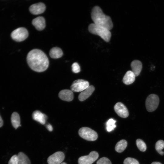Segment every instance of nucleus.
<instances>
[{"label": "nucleus", "instance_id": "f257e3e1", "mask_svg": "<svg viewBox=\"0 0 164 164\" xmlns=\"http://www.w3.org/2000/svg\"><path fill=\"white\" fill-rule=\"evenodd\" d=\"M27 61L30 67L37 72H42L48 68L49 61L46 54L42 50L33 49L28 53Z\"/></svg>", "mask_w": 164, "mask_h": 164}, {"label": "nucleus", "instance_id": "f03ea898", "mask_svg": "<svg viewBox=\"0 0 164 164\" xmlns=\"http://www.w3.org/2000/svg\"><path fill=\"white\" fill-rule=\"evenodd\" d=\"M91 15L94 24L106 28L110 30L113 28V25L111 18L105 15L99 6H96L93 8Z\"/></svg>", "mask_w": 164, "mask_h": 164}, {"label": "nucleus", "instance_id": "7ed1b4c3", "mask_svg": "<svg viewBox=\"0 0 164 164\" xmlns=\"http://www.w3.org/2000/svg\"><path fill=\"white\" fill-rule=\"evenodd\" d=\"M88 29L90 33L99 36L105 41L108 42L110 41L111 33L106 28L92 23L89 25Z\"/></svg>", "mask_w": 164, "mask_h": 164}, {"label": "nucleus", "instance_id": "20e7f679", "mask_svg": "<svg viewBox=\"0 0 164 164\" xmlns=\"http://www.w3.org/2000/svg\"><path fill=\"white\" fill-rule=\"evenodd\" d=\"M79 135L83 139L89 141H94L97 140L98 135L96 132L87 127H83L80 129Z\"/></svg>", "mask_w": 164, "mask_h": 164}, {"label": "nucleus", "instance_id": "39448f33", "mask_svg": "<svg viewBox=\"0 0 164 164\" xmlns=\"http://www.w3.org/2000/svg\"><path fill=\"white\" fill-rule=\"evenodd\" d=\"M159 98L157 95L150 94L147 97L145 101V106L147 110L151 112L157 108L159 103Z\"/></svg>", "mask_w": 164, "mask_h": 164}, {"label": "nucleus", "instance_id": "423d86ee", "mask_svg": "<svg viewBox=\"0 0 164 164\" xmlns=\"http://www.w3.org/2000/svg\"><path fill=\"white\" fill-rule=\"evenodd\" d=\"M29 35L27 30L24 27L18 28L13 31L11 34L12 38L17 42H21L26 39Z\"/></svg>", "mask_w": 164, "mask_h": 164}, {"label": "nucleus", "instance_id": "0eeeda50", "mask_svg": "<svg viewBox=\"0 0 164 164\" xmlns=\"http://www.w3.org/2000/svg\"><path fill=\"white\" fill-rule=\"evenodd\" d=\"M99 154L95 151H92L87 155L80 157L78 159V164H92L98 158Z\"/></svg>", "mask_w": 164, "mask_h": 164}, {"label": "nucleus", "instance_id": "6e6552de", "mask_svg": "<svg viewBox=\"0 0 164 164\" xmlns=\"http://www.w3.org/2000/svg\"><path fill=\"white\" fill-rule=\"evenodd\" d=\"M65 158L64 153L61 151L57 152L50 155L47 159L49 164H60Z\"/></svg>", "mask_w": 164, "mask_h": 164}, {"label": "nucleus", "instance_id": "1a4fd4ad", "mask_svg": "<svg viewBox=\"0 0 164 164\" xmlns=\"http://www.w3.org/2000/svg\"><path fill=\"white\" fill-rule=\"evenodd\" d=\"M114 110L116 113L120 117L126 118L129 115V112L126 107L122 103H117L114 107Z\"/></svg>", "mask_w": 164, "mask_h": 164}, {"label": "nucleus", "instance_id": "9d476101", "mask_svg": "<svg viewBox=\"0 0 164 164\" xmlns=\"http://www.w3.org/2000/svg\"><path fill=\"white\" fill-rule=\"evenodd\" d=\"M46 9L44 4L39 2L32 5L29 7L30 12L34 15H38L43 13Z\"/></svg>", "mask_w": 164, "mask_h": 164}, {"label": "nucleus", "instance_id": "9b49d317", "mask_svg": "<svg viewBox=\"0 0 164 164\" xmlns=\"http://www.w3.org/2000/svg\"><path fill=\"white\" fill-rule=\"evenodd\" d=\"M89 86V84L88 81L85 80L77 83H72L70 87L71 90L72 91L79 92H82L86 89Z\"/></svg>", "mask_w": 164, "mask_h": 164}, {"label": "nucleus", "instance_id": "f8f14e48", "mask_svg": "<svg viewBox=\"0 0 164 164\" xmlns=\"http://www.w3.org/2000/svg\"><path fill=\"white\" fill-rule=\"evenodd\" d=\"M58 96L61 99L66 101H71L73 98V91L68 89L63 90L60 91L59 93Z\"/></svg>", "mask_w": 164, "mask_h": 164}, {"label": "nucleus", "instance_id": "ddd939ff", "mask_svg": "<svg viewBox=\"0 0 164 164\" xmlns=\"http://www.w3.org/2000/svg\"><path fill=\"white\" fill-rule=\"evenodd\" d=\"M32 23L36 29L39 31L43 30L46 26L45 19L42 16H39L33 19Z\"/></svg>", "mask_w": 164, "mask_h": 164}, {"label": "nucleus", "instance_id": "4468645a", "mask_svg": "<svg viewBox=\"0 0 164 164\" xmlns=\"http://www.w3.org/2000/svg\"><path fill=\"white\" fill-rule=\"evenodd\" d=\"M95 88L93 85L89 86L79 94L78 96L79 100L80 101H84L92 94Z\"/></svg>", "mask_w": 164, "mask_h": 164}, {"label": "nucleus", "instance_id": "2eb2a0df", "mask_svg": "<svg viewBox=\"0 0 164 164\" xmlns=\"http://www.w3.org/2000/svg\"><path fill=\"white\" fill-rule=\"evenodd\" d=\"M32 117L34 120L42 125L45 124L47 119V116L46 114L38 110L34 111L33 112Z\"/></svg>", "mask_w": 164, "mask_h": 164}, {"label": "nucleus", "instance_id": "dca6fc26", "mask_svg": "<svg viewBox=\"0 0 164 164\" xmlns=\"http://www.w3.org/2000/svg\"><path fill=\"white\" fill-rule=\"evenodd\" d=\"M131 66L132 71L134 74L135 76H138L142 68V64L141 62L138 60H134L131 62Z\"/></svg>", "mask_w": 164, "mask_h": 164}, {"label": "nucleus", "instance_id": "f3484780", "mask_svg": "<svg viewBox=\"0 0 164 164\" xmlns=\"http://www.w3.org/2000/svg\"><path fill=\"white\" fill-rule=\"evenodd\" d=\"M135 76L132 71L129 70L126 72L123 79V83L126 85L130 84L134 81Z\"/></svg>", "mask_w": 164, "mask_h": 164}, {"label": "nucleus", "instance_id": "a211bd4d", "mask_svg": "<svg viewBox=\"0 0 164 164\" xmlns=\"http://www.w3.org/2000/svg\"><path fill=\"white\" fill-rule=\"evenodd\" d=\"M49 55L52 58L57 59L62 56L63 52L60 48L58 47H54L50 50Z\"/></svg>", "mask_w": 164, "mask_h": 164}, {"label": "nucleus", "instance_id": "6ab92c4d", "mask_svg": "<svg viewBox=\"0 0 164 164\" xmlns=\"http://www.w3.org/2000/svg\"><path fill=\"white\" fill-rule=\"evenodd\" d=\"M11 121L12 124L14 128L16 129L20 125V118L19 114L16 112H13L11 116Z\"/></svg>", "mask_w": 164, "mask_h": 164}, {"label": "nucleus", "instance_id": "aec40b11", "mask_svg": "<svg viewBox=\"0 0 164 164\" xmlns=\"http://www.w3.org/2000/svg\"><path fill=\"white\" fill-rule=\"evenodd\" d=\"M127 145V142L126 140L122 139L118 142L115 145V151L119 153L123 152L126 149Z\"/></svg>", "mask_w": 164, "mask_h": 164}, {"label": "nucleus", "instance_id": "412c9836", "mask_svg": "<svg viewBox=\"0 0 164 164\" xmlns=\"http://www.w3.org/2000/svg\"><path fill=\"white\" fill-rule=\"evenodd\" d=\"M17 155L18 159V164H31L29 158L24 153L19 152Z\"/></svg>", "mask_w": 164, "mask_h": 164}, {"label": "nucleus", "instance_id": "4be33fe9", "mask_svg": "<svg viewBox=\"0 0 164 164\" xmlns=\"http://www.w3.org/2000/svg\"><path fill=\"white\" fill-rule=\"evenodd\" d=\"M164 148V141L161 140H158L156 143L155 149L157 152L161 155H163L164 152L162 149Z\"/></svg>", "mask_w": 164, "mask_h": 164}, {"label": "nucleus", "instance_id": "5701e85b", "mask_svg": "<svg viewBox=\"0 0 164 164\" xmlns=\"http://www.w3.org/2000/svg\"><path fill=\"white\" fill-rule=\"evenodd\" d=\"M116 122V121L112 118L108 120L106 123V128L108 132L111 131L116 127V125L115 124Z\"/></svg>", "mask_w": 164, "mask_h": 164}, {"label": "nucleus", "instance_id": "b1692460", "mask_svg": "<svg viewBox=\"0 0 164 164\" xmlns=\"http://www.w3.org/2000/svg\"><path fill=\"white\" fill-rule=\"evenodd\" d=\"M136 144L139 149L142 152H144L146 149V145L142 139H138L136 140Z\"/></svg>", "mask_w": 164, "mask_h": 164}, {"label": "nucleus", "instance_id": "393cba45", "mask_svg": "<svg viewBox=\"0 0 164 164\" xmlns=\"http://www.w3.org/2000/svg\"><path fill=\"white\" fill-rule=\"evenodd\" d=\"M124 164H139L138 161L136 159L131 157H128L124 160Z\"/></svg>", "mask_w": 164, "mask_h": 164}, {"label": "nucleus", "instance_id": "a878e982", "mask_svg": "<svg viewBox=\"0 0 164 164\" xmlns=\"http://www.w3.org/2000/svg\"><path fill=\"white\" fill-rule=\"evenodd\" d=\"M97 164H112L110 160L108 158L103 157L100 159L97 162Z\"/></svg>", "mask_w": 164, "mask_h": 164}, {"label": "nucleus", "instance_id": "bb28decb", "mask_svg": "<svg viewBox=\"0 0 164 164\" xmlns=\"http://www.w3.org/2000/svg\"><path fill=\"white\" fill-rule=\"evenodd\" d=\"M72 70L74 73H78L80 71V67L77 63H73L72 65Z\"/></svg>", "mask_w": 164, "mask_h": 164}, {"label": "nucleus", "instance_id": "cd10ccee", "mask_svg": "<svg viewBox=\"0 0 164 164\" xmlns=\"http://www.w3.org/2000/svg\"><path fill=\"white\" fill-rule=\"evenodd\" d=\"M9 164H18V155H14L11 158L9 162Z\"/></svg>", "mask_w": 164, "mask_h": 164}, {"label": "nucleus", "instance_id": "c85d7f7f", "mask_svg": "<svg viewBox=\"0 0 164 164\" xmlns=\"http://www.w3.org/2000/svg\"><path fill=\"white\" fill-rule=\"evenodd\" d=\"M46 128L50 132H51L53 130V127L50 124L47 125H46Z\"/></svg>", "mask_w": 164, "mask_h": 164}, {"label": "nucleus", "instance_id": "c756f323", "mask_svg": "<svg viewBox=\"0 0 164 164\" xmlns=\"http://www.w3.org/2000/svg\"><path fill=\"white\" fill-rule=\"evenodd\" d=\"M3 125V120L0 115V127H1Z\"/></svg>", "mask_w": 164, "mask_h": 164}, {"label": "nucleus", "instance_id": "7c9ffc66", "mask_svg": "<svg viewBox=\"0 0 164 164\" xmlns=\"http://www.w3.org/2000/svg\"><path fill=\"white\" fill-rule=\"evenodd\" d=\"M151 164H162L161 163L159 162H152Z\"/></svg>", "mask_w": 164, "mask_h": 164}, {"label": "nucleus", "instance_id": "2f4dec72", "mask_svg": "<svg viewBox=\"0 0 164 164\" xmlns=\"http://www.w3.org/2000/svg\"><path fill=\"white\" fill-rule=\"evenodd\" d=\"M60 164H67L65 162H63L61 163Z\"/></svg>", "mask_w": 164, "mask_h": 164}]
</instances>
